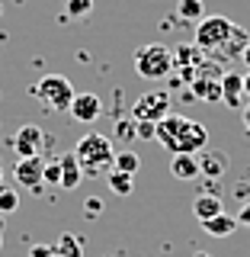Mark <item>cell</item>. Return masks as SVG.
I'll list each match as a JSON object with an SVG mask.
<instances>
[{
    "mask_svg": "<svg viewBox=\"0 0 250 257\" xmlns=\"http://www.w3.org/2000/svg\"><path fill=\"white\" fill-rule=\"evenodd\" d=\"M13 151H16V158H42L45 155V145H52V139L42 132L39 125H20L13 132Z\"/></svg>",
    "mask_w": 250,
    "mask_h": 257,
    "instance_id": "52a82bcc",
    "label": "cell"
},
{
    "mask_svg": "<svg viewBox=\"0 0 250 257\" xmlns=\"http://www.w3.org/2000/svg\"><path fill=\"white\" fill-rule=\"evenodd\" d=\"M32 93H36L48 109H55V112L71 109V103H74V96H77L74 84H71L64 74H45L36 87H32Z\"/></svg>",
    "mask_w": 250,
    "mask_h": 257,
    "instance_id": "5b68a950",
    "label": "cell"
},
{
    "mask_svg": "<svg viewBox=\"0 0 250 257\" xmlns=\"http://www.w3.org/2000/svg\"><path fill=\"white\" fill-rule=\"evenodd\" d=\"M192 212H196V219L199 222H205V219H215V215H221L224 212V206H221V196L218 193H202V196L192 203Z\"/></svg>",
    "mask_w": 250,
    "mask_h": 257,
    "instance_id": "5bb4252c",
    "label": "cell"
},
{
    "mask_svg": "<svg viewBox=\"0 0 250 257\" xmlns=\"http://www.w3.org/2000/svg\"><path fill=\"white\" fill-rule=\"evenodd\" d=\"M106 183H109V190L116 193V196H128V193L135 190V177L132 174H122V171H109Z\"/></svg>",
    "mask_w": 250,
    "mask_h": 257,
    "instance_id": "ffe728a7",
    "label": "cell"
},
{
    "mask_svg": "<svg viewBox=\"0 0 250 257\" xmlns=\"http://www.w3.org/2000/svg\"><path fill=\"white\" fill-rule=\"evenodd\" d=\"M58 161H61V187L77 190L80 180H84V167H80V161L74 158V151H71V155H58Z\"/></svg>",
    "mask_w": 250,
    "mask_h": 257,
    "instance_id": "4fadbf2b",
    "label": "cell"
},
{
    "mask_svg": "<svg viewBox=\"0 0 250 257\" xmlns=\"http://www.w3.org/2000/svg\"><path fill=\"white\" fill-rule=\"evenodd\" d=\"M170 112V93L167 90H151L141 93L132 106V119L135 122H160Z\"/></svg>",
    "mask_w": 250,
    "mask_h": 257,
    "instance_id": "8992f818",
    "label": "cell"
},
{
    "mask_svg": "<svg viewBox=\"0 0 250 257\" xmlns=\"http://www.w3.org/2000/svg\"><path fill=\"white\" fill-rule=\"evenodd\" d=\"M74 158L80 161V167H84V177H100L112 171V158H116V148H112L109 135L103 132H87L80 135L77 145H74Z\"/></svg>",
    "mask_w": 250,
    "mask_h": 257,
    "instance_id": "3957f363",
    "label": "cell"
},
{
    "mask_svg": "<svg viewBox=\"0 0 250 257\" xmlns=\"http://www.w3.org/2000/svg\"><path fill=\"white\" fill-rule=\"evenodd\" d=\"M154 142H160L170 155H199L202 148H208V128L189 116L167 112L154 128Z\"/></svg>",
    "mask_w": 250,
    "mask_h": 257,
    "instance_id": "6da1fadb",
    "label": "cell"
},
{
    "mask_svg": "<svg viewBox=\"0 0 250 257\" xmlns=\"http://www.w3.org/2000/svg\"><path fill=\"white\" fill-rule=\"evenodd\" d=\"M29 257H55V244H32Z\"/></svg>",
    "mask_w": 250,
    "mask_h": 257,
    "instance_id": "83f0119b",
    "label": "cell"
},
{
    "mask_svg": "<svg viewBox=\"0 0 250 257\" xmlns=\"http://www.w3.org/2000/svg\"><path fill=\"white\" fill-rule=\"evenodd\" d=\"M135 71L144 80H164L173 71V52L160 42H148L135 48Z\"/></svg>",
    "mask_w": 250,
    "mask_h": 257,
    "instance_id": "277c9868",
    "label": "cell"
},
{
    "mask_svg": "<svg viewBox=\"0 0 250 257\" xmlns=\"http://www.w3.org/2000/svg\"><path fill=\"white\" fill-rule=\"evenodd\" d=\"M196 161H199V174H205V180H221L228 174V164H231L224 151H208V148L199 151Z\"/></svg>",
    "mask_w": 250,
    "mask_h": 257,
    "instance_id": "30bf717a",
    "label": "cell"
},
{
    "mask_svg": "<svg viewBox=\"0 0 250 257\" xmlns=\"http://www.w3.org/2000/svg\"><path fill=\"white\" fill-rule=\"evenodd\" d=\"M16 209H20V193L10 190V187H4V190H0V215H13Z\"/></svg>",
    "mask_w": 250,
    "mask_h": 257,
    "instance_id": "7402d4cb",
    "label": "cell"
},
{
    "mask_svg": "<svg viewBox=\"0 0 250 257\" xmlns=\"http://www.w3.org/2000/svg\"><path fill=\"white\" fill-rule=\"evenodd\" d=\"M154 128L157 122H138L135 125V139H154Z\"/></svg>",
    "mask_w": 250,
    "mask_h": 257,
    "instance_id": "4316f807",
    "label": "cell"
},
{
    "mask_svg": "<svg viewBox=\"0 0 250 257\" xmlns=\"http://www.w3.org/2000/svg\"><path fill=\"white\" fill-rule=\"evenodd\" d=\"M55 257H84V241L77 235H71V231H64L58 238V244H55Z\"/></svg>",
    "mask_w": 250,
    "mask_h": 257,
    "instance_id": "ac0fdd59",
    "label": "cell"
},
{
    "mask_svg": "<svg viewBox=\"0 0 250 257\" xmlns=\"http://www.w3.org/2000/svg\"><path fill=\"white\" fill-rule=\"evenodd\" d=\"M100 212H103V203H100L96 196H90V199L84 203V215H87V219H96Z\"/></svg>",
    "mask_w": 250,
    "mask_h": 257,
    "instance_id": "484cf974",
    "label": "cell"
},
{
    "mask_svg": "<svg viewBox=\"0 0 250 257\" xmlns=\"http://www.w3.org/2000/svg\"><path fill=\"white\" fill-rule=\"evenodd\" d=\"M42 180L48 183V187H61V161H58V158L45 161V171H42Z\"/></svg>",
    "mask_w": 250,
    "mask_h": 257,
    "instance_id": "603a6c76",
    "label": "cell"
},
{
    "mask_svg": "<svg viewBox=\"0 0 250 257\" xmlns=\"http://www.w3.org/2000/svg\"><path fill=\"white\" fill-rule=\"evenodd\" d=\"M68 112H71V119H74V122L90 125V122H96V119H100L103 103H100V96H96V93H77Z\"/></svg>",
    "mask_w": 250,
    "mask_h": 257,
    "instance_id": "9c48e42d",
    "label": "cell"
},
{
    "mask_svg": "<svg viewBox=\"0 0 250 257\" xmlns=\"http://www.w3.org/2000/svg\"><path fill=\"white\" fill-rule=\"evenodd\" d=\"M234 219H237V225H247V228H250V203H244V206L237 209Z\"/></svg>",
    "mask_w": 250,
    "mask_h": 257,
    "instance_id": "f1b7e54d",
    "label": "cell"
},
{
    "mask_svg": "<svg viewBox=\"0 0 250 257\" xmlns=\"http://www.w3.org/2000/svg\"><path fill=\"white\" fill-rule=\"evenodd\" d=\"M138 167H141V158L135 155V151H116V158H112V171H122V174H138Z\"/></svg>",
    "mask_w": 250,
    "mask_h": 257,
    "instance_id": "d6986e66",
    "label": "cell"
},
{
    "mask_svg": "<svg viewBox=\"0 0 250 257\" xmlns=\"http://www.w3.org/2000/svg\"><path fill=\"white\" fill-rule=\"evenodd\" d=\"M192 96L205 103H218L221 100V77H212V74H196L192 77Z\"/></svg>",
    "mask_w": 250,
    "mask_h": 257,
    "instance_id": "7c38bea8",
    "label": "cell"
},
{
    "mask_svg": "<svg viewBox=\"0 0 250 257\" xmlns=\"http://www.w3.org/2000/svg\"><path fill=\"white\" fill-rule=\"evenodd\" d=\"M202 16H205L202 0H176V20H180L183 26H192V23H199Z\"/></svg>",
    "mask_w": 250,
    "mask_h": 257,
    "instance_id": "e0dca14e",
    "label": "cell"
},
{
    "mask_svg": "<svg viewBox=\"0 0 250 257\" xmlns=\"http://www.w3.org/2000/svg\"><path fill=\"white\" fill-rule=\"evenodd\" d=\"M250 42L247 32L234 26L228 16H202L196 23V45L208 55H218V58H240L244 45Z\"/></svg>",
    "mask_w": 250,
    "mask_h": 257,
    "instance_id": "7a4b0ae2",
    "label": "cell"
},
{
    "mask_svg": "<svg viewBox=\"0 0 250 257\" xmlns=\"http://www.w3.org/2000/svg\"><path fill=\"white\" fill-rule=\"evenodd\" d=\"M240 58H244V64H247V68H250V42L244 45V52H240Z\"/></svg>",
    "mask_w": 250,
    "mask_h": 257,
    "instance_id": "4dcf8cb0",
    "label": "cell"
},
{
    "mask_svg": "<svg viewBox=\"0 0 250 257\" xmlns=\"http://www.w3.org/2000/svg\"><path fill=\"white\" fill-rule=\"evenodd\" d=\"M0 244H4V235H0Z\"/></svg>",
    "mask_w": 250,
    "mask_h": 257,
    "instance_id": "836d02e7",
    "label": "cell"
},
{
    "mask_svg": "<svg viewBox=\"0 0 250 257\" xmlns=\"http://www.w3.org/2000/svg\"><path fill=\"white\" fill-rule=\"evenodd\" d=\"M202 228H205V235H212V238H228V235H234L237 219L228 215V212H221V215H215V219H205Z\"/></svg>",
    "mask_w": 250,
    "mask_h": 257,
    "instance_id": "2e32d148",
    "label": "cell"
},
{
    "mask_svg": "<svg viewBox=\"0 0 250 257\" xmlns=\"http://www.w3.org/2000/svg\"><path fill=\"white\" fill-rule=\"evenodd\" d=\"M7 187V174H4V167H0V190Z\"/></svg>",
    "mask_w": 250,
    "mask_h": 257,
    "instance_id": "d6a6232c",
    "label": "cell"
},
{
    "mask_svg": "<svg viewBox=\"0 0 250 257\" xmlns=\"http://www.w3.org/2000/svg\"><path fill=\"white\" fill-rule=\"evenodd\" d=\"M135 125H138V122H135V119H122V122H119L116 128H119V139H135Z\"/></svg>",
    "mask_w": 250,
    "mask_h": 257,
    "instance_id": "d4e9b609",
    "label": "cell"
},
{
    "mask_svg": "<svg viewBox=\"0 0 250 257\" xmlns=\"http://www.w3.org/2000/svg\"><path fill=\"white\" fill-rule=\"evenodd\" d=\"M244 132L250 135V103H247V106H244Z\"/></svg>",
    "mask_w": 250,
    "mask_h": 257,
    "instance_id": "f546056e",
    "label": "cell"
},
{
    "mask_svg": "<svg viewBox=\"0 0 250 257\" xmlns=\"http://www.w3.org/2000/svg\"><path fill=\"white\" fill-rule=\"evenodd\" d=\"M221 103L231 109L244 106V74H234V71L221 74Z\"/></svg>",
    "mask_w": 250,
    "mask_h": 257,
    "instance_id": "8fae6325",
    "label": "cell"
},
{
    "mask_svg": "<svg viewBox=\"0 0 250 257\" xmlns=\"http://www.w3.org/2000/svg\"><path fill=\"white\" fill-rule=\"evenodd\" d=\"M42 171H45V158H16V164H13V180H16V187L39 193V190L45 187Z\"/></svg>",
    "mask_w": 250,
    "mask_h": 257,
    "instance_id": "ba28073f",
    "label": "cell"
},
{
    "mask_svg": "<svg viewBox=\"0 0 250 257\" xmlns=\"http://www.w3.org/2000/svg\"><path fill=\"white\" fill-rule=\"evenodd\" d=\"M244 96H250V71L244 74Z\"/></svg>",
    "mask_w": 250,
    "mask_h": 257,
    "instance_id": "1f68e13d",
    "label": "cell"
},
{
    "mask_svg": "<svg viewBox=\"0 0 250 257\" xmlns=\"http://www.w3.org/2000/svg\"><path fill=\"white\" fill-rule=\"evenodd\" d=\"M170 52H173V68L186 71L189 64L199 61V52H202V48H199V45H176V48H170Z\"/></svg>",
    "mask_w": 250,
    "mask_h": 257,
    "instance_id": "44dd1931",
    "label": "cell"
},
{
    "mask_svg": "<svg viewBox=\"0 0 250 257\" xmlns=\"http://www.w3.org/2000/svg\"><path fill=\"white\" fill-rule=\"evenodd\" d=\"M170 174H173V180H196L199 177L196 155H173L170 158Z\"/></svg>",
    "mask_w": 250,
    "mask_h": 257,
    "instance_id": "9a60e30c",
    "label": "cell"
},
{
    "mask_svg": "<svg viewBox=\"0 0 250 257\" xmlns=\"http://www.w3.org/2000/svg\"><path fill=\"white\" fill-rule=\"evenodd\" d=\"M64 10H68V16L80 20V16H90V10H93V0H64Z\"/></svg>",
    "mask_w": 250,
    "mask_h": 257,
    "instance_id": "cb8c5ba5",
    "label": "cell"
}]
</instances>
